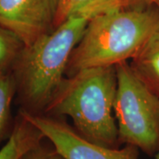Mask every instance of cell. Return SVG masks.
I'll return each mask as SVG.
<instances>
[{
    "mask_svg": "<svg viewBox=\"0 0 159 159\" xmlns=\"http://www.w3.org/2000/svg\"><path fill=\"white\" fill-rule=\"evenodd\" d=\"M157 31L159 8L155 4L100 13L89 20L72 52L66 74L132 59Z\"/></svg>",
    "mask_w": 159,
    "mask_h": 159,
    "instance_id": "6da1fadb",
    "label": "cell"
},
{
    "mask_svg": "<svg viewBox=\"0 0 159 159\" xmlns=\"http://www.w3.org/2000/svg\"><path fill=\"white\" fill-rule=\"evenodd\" d=\"M117 85L115 66L78 71L64 79L44 112L70 117L74 129L88 141L119 148V130L112 114Z\"/></svg>",
    "mask_w": 159,
    "mask_h": 159,
    "instance_id": "7a4b0ae2",
    "label": "cell"
},
{
    "mask_svg": "<svg viewBox=\"0 0 159 159\" xmlns=\"http://www.w3.org/2000/svg\"><path fill=\"white\" fill-rule=\"evenodd\" d=\"M89 19L72 18L24 46L15 65L19 89L28 111H45L65 79L72 52Z\"/></svg>",
    "mask_w": 159,
    "mask_h": 159,
    "instance_id": "3957f363",
    "label": "cell"
},
{
    "mask_svg": "<svg viewBox=\"0 0 159 159\" xmlns=\"http://www.w3.org/2000/svg\"><path fill=\"white\" fill-rule=\"evenodd\" d=\"M118 85L113 111L120 144L135 146L148 156L159 150V98L127 61L116 65Z\"/></svg>",
    "mask_w": 159,
    "mask_h": 159,
    "instance_id": "277c9868",
    "label": "cell"
},
{
    "mask_svg": "<svg viewBox=\"0 0 159 159\" xmlns=\"http://www.w3.org/2000/svg\"><path fill=\"white\" fill-rule=\"evenodd\" d=\"M20 114L35 125L66 159H138L139 157V148L134 145L115 148L89 142L58 117L34 113L26 109Z\"/></svg>",
    "mask_w": 159,
    "mask_h": 159,
    "instance_id": "5b68a950",
    "label": "cell"
},
{
    "mask_svg": "<svg viewBox=\"0 0 159 159\" xmlns=\"http://www.w3.org/2000/svg\"><path fill=\"white\" fill-rule=\"evenodd\" d=\"M59 0H0V25L29 46L54 29Z\"/></svg>",
    "mask_w": 159,
    "mask_h": 159,
    "instance_id": "8992f818",
    "label": "cell"
},
{
    "mask_svg": "<svg viewBox=\"0 0 159 159\" xmlns=\"http://www.w3.org/2000/svg\"><path fill=\"white\" fill-rule=\"evenodd\" d=\"M134 6V0H59L54 29L72 18L95 17L100 13Z\"/></svg>",
    "mask_w": 159,
    "mask_h": 159,
    "instance_id": "52a82bcc",
    "label": "cell"
},
{
    "mask_svg": "<svg viewBox=\"0 0 159 159\" xmlns=\"http://www.w3.org/2000/svg\"><path fill=\"white\" fill-rule=\"evenodd\" d=\"M129 65L137 77L159 98V31L131 59Z\"/></svg>",
    "mask_w": 159,
    "mask_h": 159,
    "instance_id": "ba28073f",
    "label": "cell"
},
{
    "mask_svg": "<svg viewBox=\"0 0 159 159\" xmlns=\"http://www.w3.org/2000/svg\"><path fill=\"white\" fill-rule=\"evenodd\" d=\"M45 138L43 133L20 114L5 146L0 149V159H20L25 153Z\"/></svg>",
    "mask_w": 159,
    "mask_h": 159,
    "instance_id": "9c48e42d",
    "label": "cell"
},
{
    "mask_svg": "<svg viewBox=\"0 0 159 159\" xmlns=\"http://www.w3.org/2000/svg\"><path fill=\"white\" fill-rule=\"evenodd\" d=\"M24 44L14 33L0 25V74L16 62Z\"/></svg>",
    "mask_w": 159,
    "mask_h": 159,
    "instance_id": "30bf717a",
    "label": "cell"
},
{
    "mask_svg": "<svg viewBox=\"0 0 159 159\" xmlns=\"http://www.w3.org/2000/svg\"><path fill=\"white\" fill-rule=\"evenodd\" d=\"M16 80L11 74L7 73L0 74V140L4 136L9 122Z\"/></svg>",
    "mask_w": 159,
    "mask_h": 159,
    "instance_id": "8fae6325",
    "label": "cell"
},
{
    "mask_svg": "<svg viewBox=\"0 0 159 159\" xmlns=\"http://www.w3.org/2000/svg\"><path fill=\"white\" fill-rule=\"evenodd\" d=\"M51 149L43 146L42 142L25 153L20 159H49Z\"/></svg>",
    "mask_w": 159,
    "mask_h": 159,
    "instance_id": "7c38bea8",
    "label": "cell"
},
{
    "mask_svg": "<svg viewBox=\"0 0 159 159\" xmlns=\"http://www.w3.org/2000/svg\"><path fill=\"white\" fill-rule=\"evenodd\" d=\"M156 0H134V6H145L154 4Z\"/></svg>",
    "mask_w": 159,
    "mask_h": 159,
    "instance_id": "4fadbf2b",
    "label": "cell"
},
{
    "mask_svg": "<svg viewBox=\"0 0 159 159\" xmlns=\"http://www.w3.org/2000/svg\"><path fill=\"white\" fill-rule=\"evenodd\" d=\"M49 159H66V158H65V157H63L60 154L57 153V151L53 148V149H51V153H50Z\"/></svg>",
    "mask_w": 159,
    "mask_h": 159,
    "instance_id": "5bb4252c",
    "label": "cell"
},
{
    "mask_svg": "<svg viewBox=\"0 0 159 159\" xmlns=\"http://www.w3.org/2000/svg\"><path fill=\"white\" fill-rule=\"evenodd\" d=\"M154 4H155V5L159 8V0H156V1L154 2Z\"/></svg>",
    "mask_w": 159,
    "mask_h": 159,
    "instance_id": "9a60e30c",
    "label": "cell"
},
{
    "mask_svg": "<svg viewBox=\"0 0 159 159\" xmlns=\"http://www.w3.org/2000/svg\"><path fill=\"white\" fill-rule=\"evenodd\" d=\"M156 159H159V150L158 152L156 154Z\"/></svg>",
    "mask_w": 159,
    "mask_h": 159,
    "instance_id": "2e32d148",
    "label": "cell"
}]
</instances>
